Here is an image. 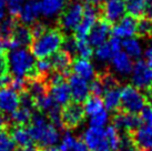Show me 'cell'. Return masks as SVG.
Listing matches in <instances>:
<instances>
[{
	"label": "cell",
	"instance_id": "6da1fadb",
	"mask_svg": "<svg viewBox=\"0 0 152 151\" xmlns=\"http://www.w3.org/2000/svg\"><path fill=\"white\" fill-rule=\"evenodd\" d=\"M32 141L38 143L39 148H46L55 146L59 141V132L49 119L42 113L32 114L30 126L28 128Z\"/></svg>",
	"mask_w": 152,
	"mask_h": 151
},
{
	"label": "cell",
	"instance_id": "7a4b0ae2",
	"mask_svg": "<svg viewBox=\"0 0 152 151\" xmlns=\"http://www.w3.org/2000/svg\"><path fill=\"white\" fill-rule=\"evenodd\" d=\"M64 34L60 28H48L30 45V52L34 58H49L62 47Z\"/></svg>",
	"mask_w": 152,
	"mask_h": 151
},
{
	"label": "cell",
	"instance_id": "3957f363",
	"mask_svg": "<svg viewBox=\"0 0 152 151\" xmlns=\"http://www.w3.org/2000/svg\"><path fill=\"white\" fill-rule=\"evenodd\" d=\"M9 68L15 78L29 80L40 77L36 69L34 57L25 48L13 50L9 55Z\"/></svg>",
	"mask_w": 152,
	"mask_h": 151
},
{
	"label": "cell",
	"instance_id": "277c9868",
	"mask_svg": "<svg viewBox=\"0 0 152 151\" xmlns=\"http://www.w3.org/2000/svg\"><path fill=\"white\" fill-rule=\"evenodd\" d=\"M148 101L141 90L132 84H127L121 89L120 92V110L129 113H140Z\"/></svg>",
	"mask_w": 152,
	"mask_h": 151
},
{
	"label": "cell",
	"instance_id": "5b68a950",
	"mask_svg": "<svg viewBox=\"0 0 152 151\" xmlns=\"http://www.w3.org/2000/svg\"><path fill=\"white\" fill-rule=\"evenodd\" d=\"M83 16V6L80 2L73 1L64 9L59 16V27L64 31H75L79 26Z\"/></svg>",
	"mask_w": 152,
	"mask_h": 151
},
{
	"label": "cell",
	"instance_id": "8992f818",
	"mask_svg": "<svg viewBox=\"0 0 152 151\" xmlns=\"http://www.w3.org/2000/svg\"><path fill=\"white\" fill-rule=\"evenodd\" d=\"M86 112L83 106L79 102H69L61 109L62 127L68 130L76 129L85 121Z\"/></svg>",
	"mask_w": 152,
	"mask_h": 151
},
{
	"label": "cell",
	"instance_id": "52a82bcc",
	"mask_svg": "<svg viewBox=\"0 0 152 151\" xmlns=\"http://www.w3.org/2000/svg\"><path fill=\"white\" fill-rule=\"evenodd\" d=\"M101 15V8L94 7L90 4H86L83 7V16L81 19L79 26L75 30V38L76 40L80 39H87L90 34L93 26L98 21V18Z\"/></svg>",
	"mask_w": 152,
	"mask_h": 151
},
{
	"label": "cell",
	"instance_id": "ba28073f",
	"mask_svg": "<svg viewBox=\"0 0 152 151\" xmlns=\"http://www.w3.org/2000/svg\"><path fill=\"white\" fill-rule=\"evenodd\" d=\"M83 142L90 151H111L103 128L90 127L83 132Z\"/></svg>",
	"mask_w": 152,
	"mask_h": 151
},
{
	"label": "cell",
	"instance_id": "9c48e42d",
	"mask_svg": "<svg viewBox=\"0 0 152 151\" xmlns=\"http://www.w3.org/2000/svg\"><path fill=\"white\" fill-rule=\"evenodd\" d=\"M131 81L132 86L139 90H145L152 88V69L147 61L138 60L133 65V69L131 72Z\"/></svg>",
	"mask_w": 152,
	"mask_h": 151
},
{
	"label": "cell",
	"instance_id": "30bf717a",
	"mask_svg": "<svg viewBox=\"0 0 152 151\" xmlns=\"http://www.w3.org/2000/svg\"><path fill=\"white\" fill-rule=\"evenodd\" d=\"M112 123L118 131L120 130L122 132L132 133L142 126V120L138 114L124 112L119 109L112 116Z\"/></svg>",
	"mask_w": 152,
	"mask_h": 151
},
{
	"label": "cell",
	"instance_id": "8fae6325",
	"mask_svg": "<svg viewBox=\"0 0 152 151\" xmlns=\"http://www.w3.org/2000/svg\"><path fill=\"white\" fill-rule=\"evenodd\" d=\"M126 9V1L124 0H108L101 7L102 19L107 22L117 23L124 17Z\"/></svg>",
	"mask_w": 152,
	"mask_h": 151
},
{
	"label": "cell",
	"instance_id": "7c38bea8",
	"mask_svg": "<svg viewBox=\"0 0 152 151\" xmlns=\"http://www.w3.org/2000/svg\"><path fill=\"white\" fill-rule=\"evenodd\" d=\"M20 106V98L18 92L7 87L0 89V114H12Z\"/></svg>",
	"mask_w": 152,
	"mask_h": 151
},
{
	"label": "cell",
	"instance_id": "4fadbf2b",
	"mask_svg": "<svg viewBox=\"0 0 152 151\" xmlns=\"http://www.w3.org/2000/svg\"><path fill=\"white\" fill-rule=\"evenodd\" d=\"M68 84H69L70 91H71V98L75 102L81 103L88 99L89 93H90V87L85 79L73 73L69 76Z\"/></svg>",
	"mask_w": 152,
	"mask_h": 151
},
{
	"label": "cell",
	"instance_id": "5bb4252c",
	"mask_svg": "<svg viewBox=\"0 0 152 151\" xmlns=\"http://www.w3.org/2000/svg\"><path fill=\"white\" fill-rule=\"evenodd\" d=\"M111 31V25L103 19H100L93 26L90 34L88 36L89 43L93 47H99L104 45L107 39L109 38V34Z\"/></svg>",
	"mask_w": 152,
	"mask_h": 151
},
{
	"label": "cell",
	"instance_id": "9a60e30c",
	"mask_svg": "<svg viewBox=\"0 0 152 151\" xmlns=\"http://www.w3.org/2000/svg\"><path fill=\"white\" fill-rule=\"evenodd\" d=\"M137 25H138L137 18L128 15V16H124L119 22H117L111 31L114 37L128 39L137 34Z\"/></svg>",
	"mask_w": 152,
	"mask_h": 151
},
{
	"label": "cell",
	"instance_id": "2e32d148",
	"mask_svg": "<svg viewBox=\"0 0 152 151\" xmlns=\"http://www.w3.org/2000/svg\"><path fill=\"white\" fill-rule=\"evenodd\" d=\"M134 146L139 150H150L152 148V126L144 125L131 133Z\"/></svg>",
	"mask_w": 152,
	"mask_h": 151
},
{
	"label": "cell",
	"instance_id": "e0dca14e",
	"mask_svg": "<svg viewBox=\"0 0 152 151\" xmlns=\"http://www.w3.org/2000/svg\"><path fill=\"white\" fill-rule=\"evenodd\" d=\"M49 95L58 106L64 107L68 105L71 99V91L67 80L49 87Z\"/></svg>",
	"mask_w": 152,
	"mask_h": 151
},
{
	"label": "cell",
	"instance_id": "ac0fdd59",
	"mask_svg": "<svg viewBox=\"0 0 152 151\" xmlns=\"http://www.w3.org/2000/svg\"><path fill=\"white\" fill-rule=\"evenodd\" d=\"M53 68V71L60 72L69 77V70L72 66V56L69 55L67 51L60 50L57 51L55 55L49 57Z\"/></svg>",
	"mask_w": 152,
	"mask_h": 151
},
{
	"label": "cell",
	"instance_id": "d6986e66",
	"mask_svg": "<svg viewBox=\"0 0 152 151\" xmlns=\"http://www.w3.org/2000/svg\"><path fill=\"white\" fill-rule=\"evenodd\" d=\"M39 15H41L39 1L30 0V1H27L25 6L22 7L21 11H20L18 17H19V20L21 21L23 25L28 26L34 23L37 18L39 17Z\"/></svg>",
	"mask_w": 152,
	"mask_h": 151
},
{
	"label": "cell",
	"instance_id": "ffe728a7",
	"mask_svg": "<svg viewBox=\"0 0 152 151\" xmlns=\"http://www.w3.org/2000/svg\"><path fill=\"white\" fill-rule=\"evenodd\" d=\"M71 68L75 72V75L85 79L86 81L94 79V76H96L94 68H93L92 63L87 59L76 58L72 61Z\"/></svg>",
	"mask_w": 152,
	"mask_h": 151
},
{
	"label": "cell",
	"instance_id": "44dd1931",
	"mask_svg": "<svg viewBox=\"0 0 152 151\" xmlns=\"http://www.w3.org/2000/svg\"><path fill=\"white\" fill-rule=\"evenodd\" d=\"M40 11L47 18H52L58 16L66 8L67 0H40Z\"/></svg>",
	"mask_w": 152,
	"mask_h": 151
},
{
	"label": "cell",
	"instance_id": "7402d4cb",
	"mask_svg": "<svg viewBox=\"0 0 152 151\" xmlns=\"http://www.w3.org/2000/svg\"><path fill=\"white\" fill-rule=\"evenodd\" d=\"M112 67L114 70L122 76H128L132 72L133 62L126 52H118L112 57Z\"/></svg>",
	"mask_w": 152,
	"mask_h": 151
},
{
	"label": "cell",
	"instance_id": "603a6c76",
	"mask_svg": "<svg viewBox=\"0 0 152 151\" xmlns=\"http://www.w3.org/2000/svg\"><path fill=\"white\" fill-rule=\"evenodd\" d=\"M19 48L21 47H30V45L34 41V38L31 34L30 27L26 25H19L18 23L16 29L13 31L12 36L10 38Z\"/></svg>",
	"mask_w": 152,
	"mask_h": 151
},
{
	"label": "cell",
	"instance_id": "cb8c5ba5",
	"mask_svg": "<svg viewBox=\"0 0 152 151\" xmlns=\"http://www.w3.org/2000/svg\"><path fill=\"white\" fill-rule=\"evenodd\" d=\"M10 137L12 138L15 144H17L21 149L31 147V144L34 142L29 133V130L26 127H12L10 130Z\"/></svg>",
	"mask_w": 152,
	"mask_h": 151
},
{
	"label": "cell",
	"instance_id": "d4e9b609",
	"mask_svg": "<svg viewBox=\"0 0 152 151\" xmlns=\"http://www.w3.org/2000/svg\"><path fill=\"white\" fill-rule=\"evenodd\" d=\"M59 151H90L83 141L77 139L71 133H67L64 136L62 141L60 143Z\"/></svg>",
	"mask_w": 152,
	"mask_h": 151
},
{
	"label": "cell",
	"instance_id": "484cf974",
	"mask_svg": "<svg viewBox=\"0 0 152 151\" xmlns=\"http://www.w3.org/2000/svg\"><path fill=\"white\" fill-rule=\"evenodd\" d=\"M31 118H32V111L26 108H18L10 116V121L13 127H26L27 125H30Z\"/></svg>",
	"mask_w": 152,
	"mask_h": 151
},
{
	"label": "cell",
	"instance_id": "4316f807",
	"mask_svg": "<svg viewBox=\"0 0 152 151\" xmlns=\"http://www.w3.org/2000/svg\"><path fill=\"white\" fill-rule=\"evenodd\" d=\"M120 92L121 90L119 88L111 89L104 92V100L103 105L109 111H118L120 109Z\"/></svg>",
	"mask_w": 152,
	"mask_h": 151
},
{
	"label": "cell",
	"instance_id": "83f0119b",
	"mask_svg": "<svg viewBox=\"0 0 152 151\" xmlns=\"http://www.w3.org/2000/svg\"><path fill=\"white\" fill-rule=\"evenodd\" d=\"M83 109H85V112L87 116L92 117L94 114L101 112L102 110H104L103 100L101 99V97H96V96L88 97V99L85 101Z\"/></svg>",
	"mask_w": 152,
	"mask_h": 151
},
{
	"label": "cell",
	"instance_id": "f1b7e54d",
	"mask_svg": "<svg viewBox=\"0 0 152 151\" xmlns=\"http://www.w3.org/2000/svg\"><path fill=\"white\" fill-rule=\"evenodd\" d=\"M122 48L130 58H140L142 55V47L135 38L124 39L122 41Z\"/></svg>",
	"mask_w": 152,
	"mask_h": 151
},
{
	"label": "cell",
	"instance_id": "f546056e",
	"mask_svg": "<svg viewBox=\"0 0 152 151\" xmlns=\"http://www.w3.org/2000/svg\"><path fill=\"white\" fill-rule=\"evenodd\" d=\"M18 25L17 18L7 17L0 22V34L2 37V40H8L11 38L13 31Z\"/></svg>",
	"mask_w": 152,
	"mask_h": 151
},
{
	"label": "cell",
	"instance_id": "4dcf8cb0",
	"mask_svg": "<svg viewBox=\"0 0 152 151\" xmlns=\"http://www.w3.org/2000/svg\"><path fill=\"white\" fill-rule=\"evenodd\" d=\"M97 77L103 84L104 92H107L108 90H111V89L119 88V80L114 77L113 73H111L108 70H102L101 72L98 73Z\"/></svg>",
	"mask_w": 152,
	"mask_h": 151
},
{
	"label": "cell",
	"instance_id": "1f68e13d",
	"mask_svg": "<svg viewBox=\"0 0 152 151\" xmlns=\"http://www.w3.org/2000/svg\"><path fill=\"white\" fill-rule=\"evenodd\" d=\"M145 1L147 0H126V9L132 17H141L144 12Z\"/></svg>",
	"mask_w": 152,
	"mask_h": 151
},
{
	"label": "cell",
	"instance_id": "d6a6232c",
	"mask_svg": "<svg viewBox=\"0 0 152 151\" xmlns=\"http://www.w3.org/2000/svg\"><path fill=\"white\" fill-rule=\"evenodd\" d=\"M56 105L57 103L53 101L49 93L43 97H40L36 100V109L40 113H48Z\"/></svg>",
	"mask_w": 152,
	"mask_h": 151
},
{
	"label": "cell",
	"instance_id": "836d02e7",
	"mask_svg": "<svg viewBox=\"0 0 152 151\" xmlns=\"http://www.w3.org/2000/svg\"><path fill=\"white\" fill-rule=\"evenodd\" d=\"M77 54L82 59H89L92 57L93 50L92 46L89 43L88 39H80L77 40Z\"/></svg>",
	"mask_w": 152,
	"mask_h": 151
},
{
	"label": "cell",
	"instance_id": "e575fe53",
	"mask_svg": "<svg viewBox=\"0 0 152 151\" xmlns=\"http://www.w3.org/2000/svg\"><path fill=\"white\" fill-rule=\"evenodd\" d=\"M137 34L141 38L152 36V20L148 18H141L137 25Z\"/></svg>",
	"mask_w": 152,
	"mask_h": 151
},
{
	"label": "cell",
	"instance_id": "d590c367",
	"mask_svg": "<svg viewBox=\"0 0 152 151\" xmlns=\"http://www.w3.org/2000/svg\"><path fill=\"white\" fill-rule=\"evenodd\" d=\"M106 133L111 151H119V144H120V133H119V131L113 126H109L106 129Z\"/></svg>",
	"mask_w": 152,
	"mask_h": 151
},
{
	"label": "cell",
	"instance_id": "8d00e7d4",
	"mask_svg": "<svg viewBox=\"0 0 152 151\" xmlns=\"http://www.w3.org/2000/svg\"><path fill=\"white\" fill-rule=\"evenodd\" d=\"M135 146L131 133L122 132L120 134V144H119V151H134Z\"/></svg>",
	"mask_w": 152,
	"mask_h": 151
},
{
	"label": "cell",
	"instance_id": "74e56055",
	"mask_svg": "<svg viewBox=\"0 0 152 151\" xmlns=\"http://www.w3.org/2000/svg\"><path fill=\"white\" fill-rule=\"evenodd\" d=\"M25 4L26 0H6V6L10 12V16L15 18H18Z\"/></svg>",
	"mask_w": 152,
	"mask_h": 151
},
{
	"label": "cell",
	"instance_id": "f35d334b",
	"mask_svg": "<svg viewBox=\"0 0 152 151\" xmlns=\"http://www.w3.org/2000/svg\"><path fill=\"white\" fill-rule=\"evenodd\" d=\"M94 55H96L97 59H99L100 61H108L110 59H112L113 52L111 51L109 45H108V43H104V45H102V46L97 47V49L94 51Z\"/></svg>",
	"mask_w": 152,
	"mask_h": 151
},
{
	"label": "cell",
	"instance_id": "ab89813d",
	"mask_svg": "<svg viewBox=\"0 0 152 151\" xmlns=\"http://www.w3.org/2000/svg\"><path fill=\"white\" fill-rule=\"evenodd\" d=\"M109 120V116L106 110H102L101 112L94 114L90 117V127H97V128H102Z\"/></svg>",
	"mask_w": 152,
	"mask_h": 151
},
{
	"label": "cell",
	"instance_id": "60d3db41",
	"mask_svg": "<svg viewBox=\"0 0 152 151\" xmlns=\"http://www.w3.org/2000/svg\"><path fill=\"white\" fill-rule=\"evenodd\" d=\"M15 146L16 144L8 132L4 131L0 133V151H13Z\"/></svg>",
	"mask_w": 152,
	"mask_h": 151
},
{
	"label": "cell",
	"instance_id": "b9f144b4",
	"mask_svg": "<svg viewBox=\"0 0 152 151\" xmlns=\"http://www.w3.org/2000/svg\"><path fill=\"white\" fill-rule=\"evenodd\" d=\"M19 98H20V106H21V108H26V109L30 110V111L36 109V101L26 90L20 92Z\"/></svg>",
	"mask_w": 152,
	"mask_h": 151
},
{
	"label": "cell",
	"instance_id": "7bdbcfd3",
	"mask_svg": "<svg viewBox=\"0 0 152 151\" xmlns=\"http://www.w3.org/2000/svg\"><path fill=\"white\" fill-rule=\"evenodd\" d=\"M9 55L6 50L0 49V77L9 75Z\"/></svg>",
	"mask_w": 152,
	"mask_h": 151
},
{
	"label": "cell",
	"instance_id": "ee69618b",
	"mask_svg": "<svg viewBox=\"0 0 152 151\" xmlns=\"http://www.w3.org/2000/svg\"><path fill=\"white\" fill-rule=\"evenodd\" d=\"M62 50L67 51L69 55H75L77 52V40L75 37L67 36L64 37V43H62Z\"/></svg>",
	"mask_w": 152,
	"mask_h": 151
},
{
	"label": "cell",
	"instance_id": "f6af8a7d",
	"mask_svg": "<svg viewBox=\"0 0 152 151\" xmlns=\"http://www.w3.org/2000/svg\"><path fill=\"white\" fill-rule=\"evenodd\" d=\"M90 92H92V96L100 97L101 95H104V88H103V84L100 81V79L96 77L92 80V82L90 84Z\"/></svg>",
	"mask_w": 152,
	"mask_h": 151
},
{
	"label": "cell",
	"instance_id": "bcb514c9",
	"mask_svg": "<svg viewBox=\"0 0 152 151\" xmlns=\"http://www.w3.org/2000/svg\"><path fill=\"white\" fill-rule=\"evenodd\" d=\"M47 29H48V27L46 25H43L42 22H34V23H32L31 27H30V30H31V34H32L34 40L40 37Z\"/></svg>",
	"mask_w": 152,
	"mask_h": 151
},
{
	"label": "cell",
	"instance_id": "7dc6e473",
	"mask_svg": "<svg viewBox=\"0 0 152 151\" xmlns=\"http://www.w3.org/2000/svg\"><path fill=\"white\" fill-rule=\"evenodd\" d=\"M141 114V120L142 122H145L147 125H150L152 126V106L151 105H147L144 107L142 111L140 112Z\"/></svg>",
	"mask_w": 152,
	"mask_h": 151
},
{
	"label": "cell",
	"instance_id": "c3c4849f",
	"mask_svg": "<svg viewBox=\"0 0 152 151\" xmlns=\"http://www.w3.org/2000/svg\"><path fill=\"white\" fill-rule=\"evenodd\" d=\"M108 45H109L110 49L111 51L113 52V56L115 54H118L121 51V48H122V41L120 40V38L118 37H111L109 39V42H108Z\"/></svg>",
	"mask_w": 152,
	"mask_h": 151
},
{
	"label": "cell",
	"instance_id": "681fc988",
	"mask_svg": "<svg viewBox=\"0 0 152 151\" xmlns=\"http://www.w3.org/2000/svg\"><path fill=\"white\" fill-rule=\"evenodd\" d=\"M143 16L152 20V0H147L145 1V7H144Z\"/></svg>",
	"mask_w": 152,
	"mask_h": 151
},
{
	"label": "cell",
	"instance_id": "f907efd6",
	"mask_svg": "<svg viewBox=\"0 0 152 151\" xmlns=\"http://www.w3.org/2000/svg\"><path fill=\"white\" fill-rule=\"evenodd\" d=\"M11 81H12V78H11L9 75L4 76V77H0V89L9 87L10 84H11Z\"/></svg>",
	"mask_w": 152,
	"mask_h": 151
},
{
	"label": "cell",
	"instance_id": "816d5d0a",
	"mask_svg": "<svg viewBox=\"0 0 152 151\" xmlns=\"http://www.w3.org/2000/svg\"><path fill=\"white\" fill-rule=\"evenodd\" d=\"M6 8H7L6 0H0V22L6 18L4 17V15H6Z\"/></svg>",
	"mask_w": 152,
	"mask_h": 151
},
{
	"label": "cell",
	"instance_id": "f5cc1de1",
	"mask_svg": "<svg viewBox=\"0 0 152 151\" xmlns=\"http://www.w3.org/2000/svg\"><path fill=\"white\" fill-rule=\"evenodd\" d=\"M8 129V123L6 121V119L4 118L2 114H0V133H2Z\"/></svg>",
	"mask_w": 152,
	"mask_h": 151
},
{
	"label": "cell",
	"instance_id": "db71d44e",
	"mask_svg": "<svg viewBox=\"0 0 152 151\" xmlns=\"http://www.w3.org/2000/svg\"><path fill=\"white\" fill-rule=\"evenodd\" d=\"M144 57H145V59H147V61L150 60V59H152V45L151 46H149L148 48L144 50Z\"/></svg>",
	"mask_w": 152,
	"mask_h": 151
},
{
	"label": "cell",
	"instance_id": "11a10c76",
	"mask_svg": "<svg viewBox=\"0 0 152 151\" xmlns=\"http://www.w3.org/2000/svg\"><path fill=\"white\" fill-rule=\"evenodd\" d=\"M145 98H147V101L149 102V105L152 106V88H150L147 91V96H145Z\"/></svg>",
	"mask_w": 152,
	"mask_h": 151
},
{
	"label": "cell",
	"instance_id": "9f6ffc18",
	"mask_svg": "<svg viewBox=\"0 0 152 151\" xmlns=\"http://www.w3.org/2000/svg\"><path fill=\"white\" fill-rule=\"evenodd\" d=\"M40 151H59V148L55 147V146H51V147H46V148H41Z\"/></svg>",
	"mask_w": 152,
	"mask_h": 151
},
{
	"label": "cell",
	"instance_id": "6f0895ef",
	"mask_svg": "<svg viewBox=\"0 0 152 151\" xmlns=\"http://www.w3.org/2000/svg\"><path fill=\"white\" fill-rule=\"evenodd\" d=\"M20 151H40L38 148H34V147H28V148H23Z\"/></svg>",
	"mask_w": 152,
	"mask_h": 151
},
{
	"label": "cell",
	"instance_id": "680465c9",
	"mask_svg": "<svg viewBox=\"0 0 152 151\" xmlns=\"http://www.w3.org/2000/svg\"><path fill=\"white\" fill-rule=\"evenodd\" d=\"M147 63H148L149 66H150V68H151V69H152V59H150V60H148V61H147Z\"/></svg>",
	"mask_w": 152,
	"mask_h": 151
},
{
	"label": "cell",
	"instance_id": "91938a15",
	"mask_svg": "<svg viewBox=\"0 0 152 151\" xmlns=\"http://www.w3.org/2000/svg\"><path fill=\"white\" fill-rule=\"evenodd\" d=\"M2 47V37H1V34H0V48Z\"/></svg>",
	"mask_w": 152,
	"mask_h": 151
},
{
	"label": "cell",
	"instance_id": "94428289",
	"mask_svg": "<svg viewBox=\"0 0 152 151\" xmlns=\"http://www.w3.org/2000/svg\"><path fill=\"white\" fill-rule=\"evenodd\" d=\"M107 1H108V0H101V2H102V4H104V2H107Z\"/></svg>",
	"mask_w": 152,
	"mask_h": 151
},
{
	"label": "cell",
	"instance_id": "6125c7cd",
	"mask_svg": "<svg viewBox=\"0 0 152 151\" xmlns=\"http://www.w3.org/2000/svg\"><path fill=\"white\" fill-rule=\"evenodd\" d=\"M134 151H143V150H139V149H138V150H134Z\"/></svg>",
	"mask_w": 152,
	"mask_h": 151
},
{
	"label": "cell",
	"instance_id": "be15d7a7",
	"mask_svg": "<svg viewBox=\"0 0 152 151\" xmlns=\"http://www.w3.org/2000/svg\"><path fill=\"white\" fill-rule=\"evenodd\" d=\"M149 151H152V148H151V149H150V150H149Z\"/></svg>",
	"mask_w": 152,
	"mask_h": 151
},
{
	"label": "cell",
	"instance_id": "e7e4bbea",
	"mask_svg": "<svg viewBox=\"0 0 152 151\" xmlns=\"http://www.w3.org/2000/svg\"><path fill=\"white\" fill-rule=\"evenodd\" d=\"M34 1H39V0H34Z\"/></svg>",
	"mask_w": 152,
	"mask_h": 151
}]
</instances>
